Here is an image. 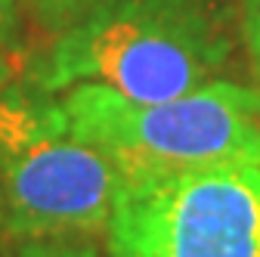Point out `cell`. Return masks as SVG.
I'll list each match as a JSON object with an SVG mask.
<instances>
[{
    "instance_id": "cell-8",
    "label": "cell",
    "mask_w": 260,
    "mask_h": 257,
    "mask_svg": "<svg viewBox=\"0 0 260 257\" xmlns=\"http://www.w3.org/2000/svg\"><path fill=\"white\" fill-rule=\"evenodd\" d=\"M242 38L251 69L260 78V0H242Z\"/></svg>"
},
{
    "instance_id": "cell-3",
    "label": "cell",
    "mask_w": 260,
    "mask_h": 257,
    "mask_svg": "<svg viewBox=\"0 0 260 257\" xmlns=\"http://www.w3.org/2000/svg\"><path fill=\"white\" fill-rule=\"evenodd\" d=\"M53 93L35 84L0 93V196L7 239L106 233L121 171L106 152L69 134Z\"/></svg>"
},
{
    "instance_id": "cell-7",
    "label": "cell",
    "mask_w": 260,
    "mask_h": 257,
    "mask_svg": "<svg viewBox=\"0 0 260 257\" xmlns=\"http://www.w3.org/2000/svg\"><path fill=\"white\" fill-rule=\"evenodd\" d=\"M16 257H103V254L69 239H28L16 251Z\"/></svg>"
},
{
    "instance_id": "cell-5",
    "label": "cell",
    "mask_w": 260,
    "mask_h": 257,
    "mask_svg": "<svg viewBox=\"0 0 260 257\" xmlns=\"http://www.w3.org/2000/svg\"><path fill=\"white\" fill-rule=\"evenodd\" d=\"M22 0H0V93L25 66V35H22Z\"/></svg>"
},
{
    "instance_id": "cell-6",
    "label": "cell",
    "mask_w": 260,
    "mask_h": 257,
    "mask_svg": "<svg viewBox=\"0 0 260 257\" xmlns=\"http://www.w3.org/2000/svg\"><path fill=\"white\" fill-rule=\"evenodd\" d=\"M96 0H22L25 13H31L38 25L47 28H65L69 22H75L84 10H90Z\"/></svg>"
},
{
    "instance_id": "cell-1",
    "label": "cell",
    "mask_w": 260,
    "mask_h": 257,
    "mask_svg": "<svg viewBox=\"0 0 260 257\" xmlns=\"http://www.w3.org/2000/svg\"><path fill=\"white\" fill-rule=\"evenodd\" d=\"M230 53L217 0H96L56 31L25 78L44 93L100 84L134 103H161L217 81Z\"/></svg>"
},
{
    "instance_id": "cell-4",
    "label": "cell",
    "mask_w": 260,
    "mask_h": 257,
    "mask_svg": "<svg viewBox=\"0 0 260 257\" xmlns=\"http://www.w3.org/2000/svg\"><path fill=\"white\" fill-rule=\"evenodd\" d=\"M106 239L112 257H260V165L124 177Z\"/></svg>"
},
{
    "instance_id": "cell-2",
    "label": "cell",
    "mask_w": 260,
    "mask_h": 257,
    "mask_svg": "<svg viewBox=\"0 0 260 257\" xmlns=\"http://www.w3.org/2000/svg\"><path fill=\"white\" fill-rule=\"evenodd\" d=\"M59 100L69 134L106 152L121 177L205 165H260V90L211 81L161 103H134L100 84Z\"/></svg>"
},
{
    "instance_id": "cell-9",
    "label": "cell",
    "mask_w": 260,
    "mask_h": 257,
    "mask_svg": "<svg viewBox=\"0 0 260 257\" xmlns=\"http://www.w3.org/2000/svg\"><path fill=\"white\" fill-rule=\"evenodd\" d=\"M7 239V233H4V196H0V242Z\"/></svg>"
}]
</instances>
